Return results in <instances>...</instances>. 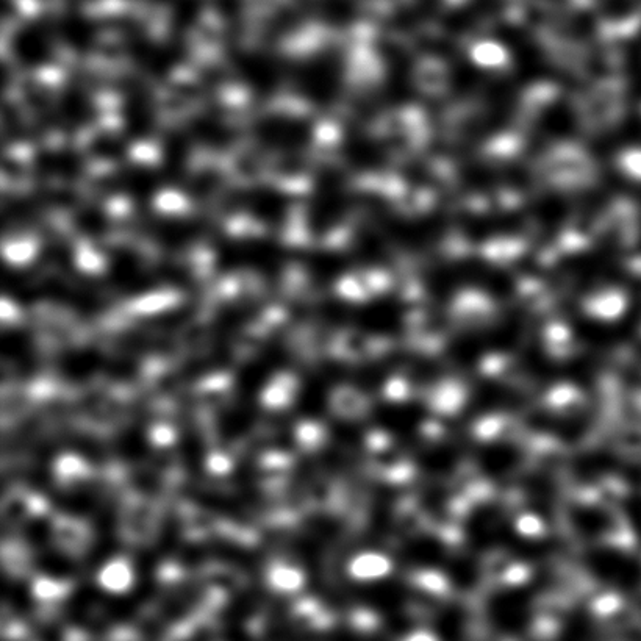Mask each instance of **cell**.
Instances as JSON below:
<instances>
[{"label": "cell", "instance_id": "6", "mask_svg": "<svg viewBox=\"0 0 641 641\" xmlns=\"http://www.w3.org/2000/svg\"><path fill=\"white\" fill-rule=\"evenodd\" d=\"M58 591H61V587L55 584L54 581H49V579L36 581L35 593L40 596V598H54L55 593H58Z\"/></svg>", "mask_w": 641, "mask_h": 641}, {"label": "cell", "instance_id": "2", "mask_svg": "<svg viewBox=\"0 0 641 641\" xmlns=\"http://www.w3.org/2000/svg\"><path fill=\"white\" fill-rule=\"evenodd\" d=\"M99 584L105 591L124 593L133 585L132 566L126 560H113L102 568Z\"/></svg>", "mask_w": 641, "mask_h": 641}, {"label": "cell", "instance_id": "5", "mask_svg": "<svg viewBox=\"0 0 641 641\" xmlns=\"http://www.w3.org/2000/svg\"><path fill=\"white\" fill-rule=\"evenodd\" d=\"M318 427L313 426V424H302L298 427V441L299 445L304 446V448H310V446L316 445V440H318Z\"/></svg>", "mask_w": 641, "mask_h": 641}, {"label": "cell", "instance_id": "3", "mask_svg": "<svg viewBox=\"0 0 641 641\" xmlns=\"http://www.w3.org/2000/svg\"><path fill=\"white\" fill-rule=\"evenodd\" d=\"M301 570L294 568L290 565H277L273 566V570L269 571L268 582L271 587L276 591L288 593V591H298L302 585Z\"/></svg>", "mask_w": 641, "mask_h": 641}, {"label": "cell", "instance_id": "4", "mask_svg": "<svg viewBox=\"0 0 641 641\" xmlns=\"http://www.w3.org/2000/svg\"><path fill=\"white\" fill-rule=\"evenodd\" d=\"M55 471H57L60 479L74 480L85 473V466L74 455H65V457H61L60 462L55 466Z\"/></svg>", "mask_w": 641, "mask_h": 641}, {"label": "cell", "instance_id": "1", "mask_svg": "<svg viewBox=\"0 0 641 641\" xmlns=\"http://www.w3.org/2000/svg\"><path fill=\"white\" fill-rule=\"evenodd\" d=\"M298 393V382L288 374H280L274 377L265 390H263L262 401L269 409H285L293 402L294 396Z\"/></svg>", "mask_w": 641, "mask_h": 641}]
</instances>
